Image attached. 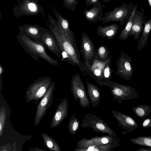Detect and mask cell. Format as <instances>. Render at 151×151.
Wrapping results in <instances>:
<instances>
[{"instance_id": "cell-1", "label": "cell", "mask_w": 151, "mask_h": 151, "mask_svg": "<svg viewBox=\"0 0 151 151\" xmlns=\"http://www.w3.org/2000/svg\"><path fill=\"white\" fill-rule=\"evenodd\" d=\"M49 30L55 37L62 53L60 61L77 66L80 71L86 70V67L80 60V55L76 45L74 33L65 35L58 25L57 21L48 15Z\"/></svg>"}, {"instance_id": "cell-2", "label": "cell", "mask_w": 151, "mask_h": 151, "mask_svg": "<svg viewBox=\"0 0 151 151\" xmlns=\"http://www.w3.org/2000/svg\"><path fill=\"white\" fill-rule=\"evenodd\" d=\"M19 43L24 51L34 60L39 61V58L45 60L53 65H59L46 52V47L41 42H36L24 35L18 34L17 36Z\"/></svg>"}, {"instance_id": "cell-3", "label": "cell", "mask_w": 151, "mask_h": 151, "mask_svg": "<svg viewBox=\"0 0 151 151\" xmlns=\"http://www.w3.org/2000/svg\"><path fill=\"white\" fill-rule=\"evenodd\" d=\"M103 86L111 88V93L113 96L114 99L120 104L123 100H132L140 97L136 90L129 85L120 84L110 80L103 81L102 86Z\"/></svg>"}, {"instance_id": "cell-4", "label": "cell", "mask_w": 151, "mask_h": 151, "mask_svg": "<svg viewBox=\"0 0 151 151\" xmlns=\"http://www.w3.org/2000/svg\"><path fill=\"white\" fill-rule=\"evenodd\" d=\"M133 6L132 3L127 4L123 3L120 6L115 7L112 10L104 13H101L98 20H101L104 24L112 22H119L123 25L127 21L131 13Z\"/></svg>"}, {"instance_id": "cell-5", "label": "cell", "mask_w": 151, "mask_h": 151, "mask_svg": "<svg viewBox=\"0 0 151 151\" xmlns=\"http://www.w3.org/2000/svg\"><path fill=\"white\" fill-rule=\"evenodd\" d=\"M17 1L18 4L13 9L16 18L24 15L37 16L40 13L45 17L43 8L38 3V0H17Z\"/></svg>"}, {"instance_id": "cell-6", "label": "cell", "mask_w": 151, "mask_h": 151, "mask_svg": "<svg viewBox=\"0 0 151 151\" xmlns=\"http://www.w3.org/2000/svg\"><path fill=\"white\" fill-rule=\"evenodd\" d=\"M81 127L82 128H91L93 132H97L106 133L118 139L116 133L99 116L94 114H88L84 116L81 121Z\"/></svg>"}, {"instance_id": "cell-7", "label": "cell", "mask_w": 151, "mask_h": 151, "mask_svg": "<svg viewBox=\"0 0 151 151\" xmlns=\"http://www.w3.org/2000/svg\"><path fill=\"white\" fill-rule=\"evenodd\" d=\"M71 89L74 99L79 100L81 107L85 108L90 106V102L79 74L76 73L72 76Z\"/></svg>"}, {"instance_id": "cell-8", "label": "cell", "mask_w": 151, "mask_h": 151, "mask_svg": "<svg viewBox=\"0 0 151 151\" xmlns=\"http://www.w3.org/2000/svg\"><path fill=\"white\" fill-rule=\"evenodd\" d=\"M80 51L83 56V63L86 68L92 64L96 58V53L92 40L84 32L82 35Z\"/></svg>"}, {"instance_id": "cell-9", "label": "cell", "mask_w": 151, "mask_h": 151, "mask_svg": "<svg viewBox=\"0 0 151 151\" xmlns=\"http://www.w3.org/2000/svg\"><path fill=\"white\" fill-rule=\"evenodd\" d=\"M130 56L122 51L117 60L116 75L125 80L130 79L133 71Z\"/></svg>"}, {"instance_id": "cell-10", "label": "cell", "mask_w": 151, "mask_h": 151, "mask_svg": "<svg viewBox=\"0 0 151 151\" xmlns=\"http://www.w3.org/2000/svg\"><path fill=\"white\" fill-rule=\"evenodd\" d=\"M111 143L119 146L118 139L109 135L96 136L91 139L84 138L78 141L76 145V148L81 149L90 146H96Z\"/></svg>"}, {"instance_id": "cell-11", "label": "cell", "mask_w": 151, "mask_h": 151, "mask_svg": "<svg viewBox=\"0 0 151 151\" xmlns=\"http://www.w3.org/2000/svg\"><path fill=\"white\" fill-rule=\"evenodd\" d=\"M111 112L118 121L119 125L127 132H131L139 127L138 124L130 116L118 111L112 110Z\"/></svg>"}, {"instance_id": "cell-12", "label": "cell", "mask_w": 151, "mask_h": 151, "mask_svg": "<svg viewBox=\"0 0 151 151\" xmlns=\"http://www.w3.org/2000/svg\"><path fill=\"white\" fill-rule=\"evenodd\" d=\"M110 57L104 61L95 58L92 64L89 67H87L85 70L101 86H102V83L103 81V71Z\"/></svg>"}, {"instance_id": "cell-13", "label": "cell", "mask_w": 151, "mask_h": 151, "mask_svg": "<svg viewBox=\"0 0 151 151\" xmlns=\"http://www.w3.org/2000/svg\"><path fill=\"white\" fill-rule=\"evenodd\" d=\"M19 29V34L25 35L36 42L42 43L41 34L47 29L39 25L29 24L20 26Z\"/></svg>"}, {"instance_id": "cell-14", "label": "cell", "mask_w": 151, "mask_h": 151, "mask_svg": "<svg viewBox=\"0 0 151 151\" xmlns=\"http://www.w3.org/2000/svg\"><path fill=\"white\" fill-rule=\"evenodd\" d=\"M144 13L142 11H137L134 19L133 24L129 37L133 35L134 39L139 40L140 34L143 29V25L146 22L147 16H144Z\"/></svg>"}, {"instance_id": "cell-15", "label": "cell", "mask_w": 151, "mask_h": 151, "mask_svg": "<svg viewBox=\"0 0 151 151\" xmlns=\"http://www.w3.org/2000/svg\"><path fill=\"white\" fill-rule=\"evenodd\" d=\"M42 43L53 54L61 60L62 58L61 51L52 33L47 29L41 36Z\"/></svg>"}, {"instance_id": "cell-16", "label": "cell", "mask_w": 151, "mask_h": 151, "mask_svg": "<svg viewBox=\"0 0 151 151\" xmlns=\"http://www.w3.org/2000/svg\"><path fill=\"white\" fill-rule=\"evenodd\" d=\"M120 27L117 24L102 27L99 26L97 28V34L103 38L107 39H113L116 36Z\"/></svg>"}, {"instance_id": "cell-17", "label": "cell", "mask_w": 151, "mask_h": 151, "mask_svg": "<svg viewBox=\"0 0 151 151\" xmlns=\"http://www.w3.org/2000/svg\"><path fill=\"white\" fill-rule=\"evenodd\" d=\"M87 93L90 101L93 107H95L100 103L101 100V93L99 88L86 80Z\"/></svg>"}, {"instance_id": "cell-18", "label": "cell", "mask_w": 151, "mask_h": 151, "mask_svg": "<svg viewBox=\"0 0 151 151\" xmlns=\"http://www.w3.org/2000/svg\"><path fill=\"white\" fill-rule=\"evenodd\" d=\"M102 6L100 1L98 2L90 9H85L84 14L86 19L93 23L98 20L99 17L102 12Z\"/></svg>"}, {"instance_id": "cell-19", "label": "cell", "mask_w": 151, "mask_h": 151, "mask_svg": "<svg viewBox=\"0 0 151 151\" xmlns=\"http://www.w3.org/2000/svg\"><path fill=\"white\" fill-rule=\"evenodd\" d=\"M137 5L135 4L133 7L131 13L126 24L120 34L118 38L120 40H125L129 36L130 32L133 24L135 13L137 11Z\"/></svg>"}, {"instance_id": "cell-20", "label": "cell", "mask_w": 151, "mask_h": 151, "mask_svg": "<svg viewBox=\"0 0 151 151\" xmlns=\"http://www.w3.org/2000/svg\"><path fill=\"white\" fill-rule=\"evenodd\" d=\"M151 31V19L146 21L142 32L138 42L137 49L140 51L147 44L148 36Z\"/></svg>"}, {"instance_id": "cell-21", "label": "cell", "mask_w": 151, "mask_h": 151, "mask_svg": "<svg viewBox=\"0 0 151 151\" xmlns=\"http://www.w3.org/2000/svg\"><path fill=\"white\" fill-rule=\"evenodd\" d=\"M52 8L54 14L57 20L58 25L64 34L65 35H70L73 33L69 28L68 20L62 17L55 9L53 6Z\"/></svg>"}, {"instance_id": "cell-22", "label": "cell", "mask_w": 151, "mask_h": 151, "mask_svg": "<svg viewBox=\"0 0 151 151\" xmlns=\"http://www.w3.org/2000/svg\"><path fill=\"white\" fill-rule=\"evenodd\" d=\"M132 110L137 117L144 120L151 113V106L149 105L132 106Z\"/></svg>"}, {"instance_id": "cell-23", "label": "cell", "mask_w": 151, "mask_h": 151, "mask_svg": "<svg viewBox=\"0 0 151 151\" xmlns=\"http://www.w3.org/2000/svg\"><path fill=\"white\" fill-rule=\"evenodd\" d=\"M118 147L116 145L108 143L105 145L96 146H91L81 149L75 148V151H114L112 149Z\"/></svg>"}, {"instance_id": "cell-24", "label": "cell", "mask_w": 151, "mask_h": 151, "mask_svg": "<svg viewBox=\"0 0 151 151\" xmlns=\"http://www.w3.org/2000/svg\"><path fill=\"white\" fill-rule=\"evenodd\" d=\"M130 141L133 144L151 148V135L149 136H139L130 139Z\"/></svg>"}, {"instance_id": "cell-25", "label": "cell", "mask_w": 151, "mask_h": 151, "mask_svg": "<svg viewBox=\"0 0 151 151\" xmlns=\"http://www.w3.org/2000/svg\"><path fill=\"white\" fill-rule=\"evenodd\" d=\"M111 58L112 56L111 55L104 68L103 75V81L111 80L112 77L113 70L111 65Z\"/></svg>"}, {"instance_id": "cell-26", "label": "cell", "mask_w": 151, "mask_h": 151, "mask_svg": "<svg viewBox=\"0 0 151 151\" xmlns=\"http://www.w3.org/2000/svg\"><path fill=\"white\" fill-rule=\"evenodd\" d=\"M109 53L110 51L106 46H100L96 50V58L99 60L105 61L109 58Z\"/></svg>"}, {"instance_id": "cell-27", "label": "cell", "mask_w": 151, "mask_h": 151, "mask_svg": "<svg viewBox=\"0 0 151 151\" xmlns=\"http://www.w3.org/2000/svg\"><path fill=\"white\" fill-rule=\"evenodd\" d=\"M73 114L71 116L69 122L68 129L69 132L73 135H75L79 127V122L77 118Z\"/></svg>"}, {"instance_id": "cell-28", "label": "cell", "mask_w": 151, "mask_h": 151, "mask_svg": "<svg viewBox=\"0 0 151 151\" xmlns=\"http://www.w3.org/2000/svg\"><path fill=\"white\" fill-rule=\"evenodd\" d=\"M63 3L65 7L73 11L76 9L78 0H63Z\"/></svg>"}, {"instance_id": "cell-29", "label": "cell", "mask_w": 151, "mask_h": 151, "mask_svg": "<svg viewBox=\"0 0 151 151\" xmlns=\"http://www.w3.org/2000/svg\"><path fill=\"white\" fill-rule=\"evenodd\" d=\"M151 127V117H149L144 120L142 127L144 128H149Z\"/></svg>"}, {"instance_id": "cell-30", "label": "cell", "mask_w": 151, "mask_h": 151, "mask_svg": "<svg viewBox=\"0 0 151 151\" xmlns=\"http://www.w3.org/2000/svg\"><path fill=\"white\" fill-rule=\"evenodd\" d=\"M85 1L86 7L91 5H94L99 1V0H85Z\"/></svg>"}, {"instance_id": "cell-31", "label": "cell", "mask_w": 151, "mask_h": 151, "mask_svg": "<svg viewBox=\"0 0 151 151\" xmlns=\"http://www.w3.org/2000/svg\"><path fill=\"white\" fill-rule=\"evenodd\" d=\"M62 114L61 111H58L55 116V119L56 121H59L62 118Z\"/></svg>"}, {"instance_id": "cell-32", "label": "cell", "mask_w": 151, "mask_h": 151, "mask_svg": "<svg viewBox=\"0 0 151 151\" xmlns=\"http://www.w3.org/2000/svg\"><path fill=\"white\" fill-rule=\"evenodd\" d=\"M47 100L46 98H44L41 101L40 104L42 106H45L47 104Z\"/></svg>"}, {"instance_id": "cell-33", "label": "cell", "mask_w": 151, "mask_h": 151, "mask_svg": "<svg viewBox=\"0 0 151 151\" xmlns=\"http://www.w3.org/2000/svg\"><path fill=\"white\" fill-rule=\"evenodd\" d=\"M151 151V148H149V149L144 148H140L137 151Z\"/></svg>"}, {"instance_id": "cell-34", "label": "cell", "mask_w": 151, "mask_h": 151, "mask_svg": "<svg viewBox=\"0 0 151 151\" xmlns=\"http://www.w3.org/2000/svg\"><path fill=\"white\" fill-rule=\"evenodd\" d=\"M47 145L48 147H51L52 146V144L51 142L48 141L47 142Z\"/></svg>"}, {"instance_id": "cell-35", "label": "cell", "mask_w": 151, "mask_h": 151, "mask_svg": "<svg viewBox=\"0 0 151 151\" xmlns=\"http://www.w3.org/2000/svg\"><path fill=\"white\" fill-rule=\"evenodd\" d=\"M148 4L151 8V0H147Z\"/></svg>"}, {"instance_id": "cell-36", "label": "cell", "mask_w": 151, "mask_h": 151, "mask_svg": "<svg viewBox=\"0 0 151 151\" xmlns=\"http://www.w3.org/2000/svg\"><path fill=\"white\" fill-rule=\"evenodd\" d=\"M111 0H103V1L104 2L107 3L110 1Z\"/></svg>"}, {"instance_id": "cell-37", "label": "cell", "mask_w": 151, "mask_h": 151, "mask_svg": "<svg viewBox=\"0 0 151 151\" xmlns=\"http://www.w3.org/2000/svg\"><path fill=\"white\" fill-rule=\"evenodd\" d=\"M1 124H0V131H1Z\"/></svg>"}, {"instance_id": "cell-38", "label": "cell", "mask_w": 151, "mask_h": 151, "mask_svg": "<svg viewBox=\"0 0 151 151\" xmlns=\"http://www.w3.org/2000/svg\"></svg>"}, {"instance_id": "cell-39", "label": "cell", "mask_w": 151, "mask_h": 151, "mask_svg": "<svg viewBox=\"0 0 151 151\" xmlns=\"http://www.w3.org/2000/svg\"></svg>"}]
</instances>
